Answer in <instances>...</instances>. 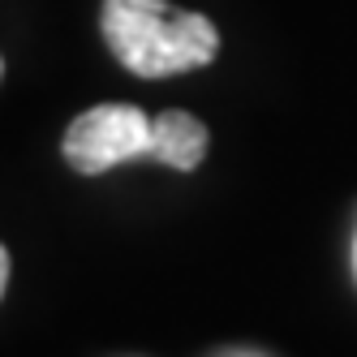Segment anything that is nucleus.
<instances>
[{"label": "nucleus", "mask_w": 357, "mask_h": 357, "mask_svg": "<svg viewBox=\"0 0 357 357\" xmlns=\"http://www.w3.org/2000/svg\"><path fill=\"white\" fill-rule=\"evenodd\" d=\"M104 39L138 78H168L211 65L220 31L202 13H181L168 0H104Z\"/></svg>", "instance_id": "nucleus-1"}, {"label": "nucleus", "mask_w": 357, "mask_h": 357, "mask_svg": "<svg viewBox=\"0 0 357 357\" xmlns=\"http://www.w3.org/2000/svg\"><path fill=\"white\" fill-rule=\"evenodd\" d=\"M142 155L151 160V116L134 104H99L82 112L65 134V160L86 176Z\"/></svg>", "instance_id": "nucleus-2"}, {"label": "nucleus", "mask_w": 357, "mask_h": 357, "mask_svg": "<svg viewBox=\"0 0 357 357\" xmlns=\"http://www.w3.org/2000/svg\"><path fill=\"white\" fill-rule=\"evenodd\" d=\"M207 155V125L190 112H160L151 121V160L176 172H194Z\"/></svg>", "instance_id": "nucleus-3"}, {"label": "nucleus", "mask_w": 357, "mask_h": 357, "mask_svg": "<svg viewBox=\"0 0 357 357\" xmlns=\"http://www.w3.org/2000/svg\"><path fill=\"white\" fill-rule=\"evenodd\" d=\"M5 284H9V254L0 245V293H5Z\"/></svg>", "instance_id": "nucleus-4"}, {"label": "nucleus", "mask_w": 357, "mask_h": 357, "mask_svg": "<svg viewBox=\"0 0 357 357\" xmlns=\"http://www.w3.org/2000/svg\"><path fill=\"white\" fill-rule=\"evenodd\" d=\"M0 73H5V61H0Z\"/></svg>", "instance_id": "nucleus-5"}, {"label": "nucleus", "mask_w": 357, "mask_h": 357, "mask_svg": "<svg viewBox=\"0 0 357 357\" xmlns=\"http://www.w3.org/2000/svg\"><path fill=\"white\" fill-rule=\"evenodd\" d=\"M353 263H357V250H353Z\"/></svg>", "instance_id": "nucleus-6"}]
</instances>
